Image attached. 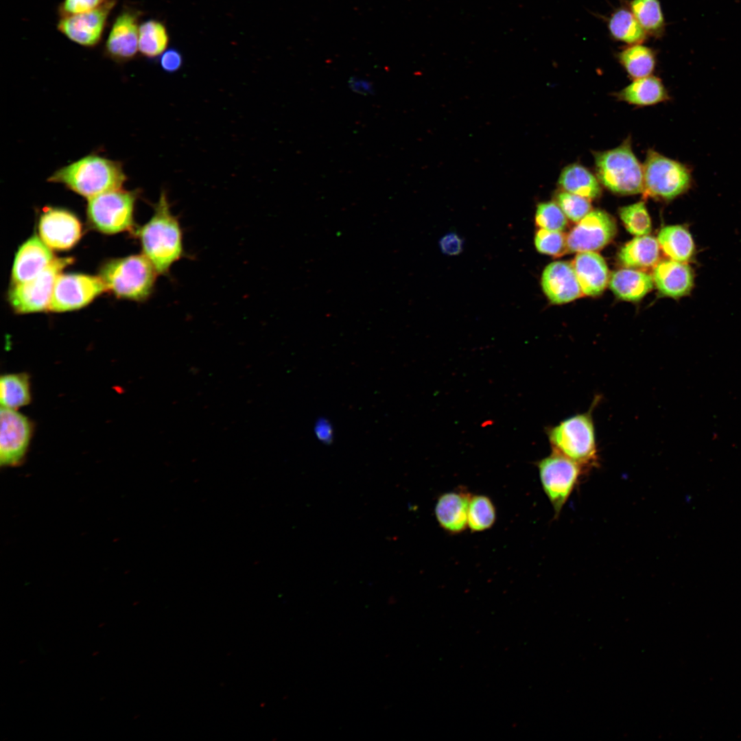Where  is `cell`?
<instances>
[{"instance_id": "6da1fadb", "label": "cell", "mask_w": 741, "mask_h": 741, "mask_svg": "<svg viewBox=\"0 0 741 741\" xmlns=\"http://www.w3.org/2000/svg\"><path fill=\"white\" fill-rule=\"evenodd\" d=\"M143 252L158 274H167L172 266L185 255L183 231L178 219L172 212L165 191L154 205V213L139 231Z\"/></svg>"}, {"instance_id": "7a4b0ae2", "label": "cell", "mask_w": 741, "mask_h": 741, "mask_svg": "<svg viewBox=\"0 0 741 741\" xmlns=\"http://www.w3.org/2000/svg\"><path fill=\"white\" fill-rule=\"evenodd\" d=\"M48 180L89 199L121 189L126 176L120 162L92 154L56 170Z\"/></svg>"}, {"instance_id": "3957f363", "label": "cell", "mask_w": 741, "mask_h": 741, "mask_svg": "<svg viewBox=\"0 0 741 741\" xmlns=\"http://www.w3.org/2000/svg\"><path fill=\"white\" fill-rule=\"evenodd\" d=\"M598 401H593L588 412L570 416L548 431L552 451L577 462L586 471L599 462L592 416Z\"/></svg>"}, {"instance_id": "277c9868", "label": "cell", "mask_w": 741, "mask_h": 741, "mask_svg": "<svg viewBox=\"0 0 741 741\" xmlns=\"http://www.w3.org/2000/svg\"><path fill=\"white\" fill-rule=\"evenodd\" d=\"M157 274L154 265L144 254L110 260L99 272L107 290L118 297L137 301L150 296Z\"/></svg>"}, {"instance_id": "5b68a950", "label": "cell", "mask_w": 741, "mask_h": 741, "mask_svg": "<svg viewBox=\"0 0 741 741\" xmlns=\"http://www.w3.org/2000/svg\"><path fill=\"white\" fill-rule=\"evenodd\" d=\"M596 177L607 189L620 195L642 193L643 165H641L627 138L618 147L593 152Z\"/></svg>"}, {"instance_id": "8992f818", "label": "cell", "mask_w": 741, "mask_h": 741, "mask_svg": "<svg viewBox=\"0 0 741 741\" xmlns=\"http://www.w3.org/2000/svg\"><path fill=\"white\" fill-rule=\"evenodd\" d=\"M644 197L669 201L687 191L692 184L690 169L653 150L643 165Z\"/></svg>"}, {"instance_id": "52a82bcc", "label": "cell", "mask_w": 741, "mask_h": 741, "mask_svg": "<svg viewBox=\"0 0 741 741\" xmlns=\"http://www.w3.org/2000/svg\"><path fill=\"white\" fill-rule=\"evenodd\" d=\"M138 191L121 188L88 199L87 216L91 225L104 233H116L134 227L133 211Z\"/></svg>"}, {"instance_id": "ba28073f", "label": "cell", "mask_w": 741, "mask_h": 741, "mask_svg": "<svg viewBox=\"0 0 741 741\" xmlns=\"http://www.w3.org/2000/svg\"><path fill=\"white\" fill-rule=\"evenodd\" d=\"M543 490L558 517L584 472L577 462L554 451L537 464Z\"/></svg>"}, {"instance_id": "9c48e42d", "label": "cell", "mask_w": 741, "mask_h": 741, "mask_svg": "<svg viewBox=\"0 0 741 741\" xmlns=\"http://www.w3.org/2000/svg\"><path fill=\"white\" fill-rule=\"evenodd\" d=\"M73 261L71 257L55 258L35 278L23 283L13 285L8 298L14 311L27 314L48 309L58 277Z\"/></svg>"}, {"instance_id": "30bf717a", "label": "cell", "mask_w": 741, "mask_h": 741, "mask_svg": "<svg viewBox=\"0 0 741 741\" xmlns=\"http://www.w3.org/2000/svg\"><path fill=\"white\" fill-rule=\"evenodd\" d=\"M106 290L99 277L60 274L56 281L48 310L62 312L81 308Z\"/></svg>"}, {"instance_id": "8fae6325", "label": "cell", "mask_w": 741, "mask_h": 741, "mask_svg": "<svg viewBox=\"0 0 741 741\" xmlns=\"http://www.w3.org/2000/svg\"><path fill=\"white\" fill-rule=\"evenodd\" d=\"M0 464L16 467L22 463L32 436L30 419L16 410L1 407L0 411Z\"/></svg>"}, {"instance_id": "7c38bea8", "label": "cell", "mask_w": 741, "mask_h": 741, "mask_svg": "<svg viewBox=\"0 0 741 741\" xmlns=\"http://www.w3.org/2000/svg\"><path fill=\"white\" fill-rule=\"evenodd\" d=\"M616 231L615 222L609 214L602 210L591 211L567 235V250H599L613 239Z\"/></svg>"}, {"instance_id": "4fadbf2b", "label": "cell", "mask_w": 741, "mask_h": 741, "mask_svg": "<svg viewBox=\"0 0 741 741\" xmlns=\"http://www.w3.org/2000/svg\"><path fill=\"white\" fill-rule=\"evenodd\" d=\"M115 3L116 0H106L92 11L60 17L57 29L78 45L95 47L102 39L108 15Z\"/></svg>"}, {"instance_id": "5bb4252c", "label": "cell", "mask_w": 741, "mask_h": 741, "mask_svg": "<svg viewBox=\"0 0 741 741\" xmlns=\"http://www.w3.org/2000/svg\"><path fill=\"white\" fill-rule=\"evenodd\" d=\"M81 224L70 212L49 208L41 215L38 223L39 235L50 248L67 250L81 237Z\"/></svg>"}, {"instance_id": "9a60e30c", "label": "cell", "mask_w": 741, "mask_h": 741, "mask_svg": "<svg viewBox=\"0 0 741 741\" xmlns=\"http://www.w3.org/2000/svg\"><path fill=\"white\" fill-rule=\"evenodd\" d=\"M138 14L124 9L115 19L105 45V53L112 60L124 62L134 57L139 50Z\"/></svg>"}, {"instance_id": "2e32d148", "label": "cell", "mask_w": 741, "mask_h": 741, "mask_svg": "<svg viewBox=\"0 0 741 741\" xmlns=\"http://www.w3.org/2000/svg\"><path fill=\"white\" fill-rule=\"evenodd\" d=\"M541 284L546 297L555 305L569 303L584 295L572 264L566 261L548 264L542 273Z\"/></svg>"}, {"instance_id": "e0dca14e", "label": "cell", "mask_w": 741, "mask_h": 741, "mask_svg": "<svg viewBox=\"0 0 741 741\" xmlns=\"http://www.w3.org/2000/svg\"><path fill=\"white\" fill-rule=\"evenodd\" d=\"M54 255L40 238L30 237L19 248L12 271L13 285L25 283L42 272L54 259Z\"/></svg>"}, {"instance_id": "ac0fdd59", "label": "cell", "mask_w": 741, "mask_h": 741, "mask_svg": "<svg viewBox=\"0 0 741 741\" xmlns=\"http://www.w3.org/2000/svg\"><path fill=\"white\" fill-rule=\"evenodd\" d=\"M652 277L659 292L673 298L689 295L694 285V274L690 266L672 259L658 262Z\"/></svg>"}, {"instance_id": "d6986e66", "label": "cell", "mask_w": 741, "mask_h": 741, "mask_svg": "<svg viewBox=\"0 0 741 741\" xmlns=\"http://www.w3.org/2000/svg\"><path fill=\"white\" fill-rule=\"evenodd\" d=\"M471 496L467 491L459 489L445 493L437 499L434 514L445 532L456 534L466 530Z\"/></svg>"}, {"instance_id": "ffe728a7", "label": "cell", "mask_w": 741, "mask_h": 741, "mask_svg": "<svg viewBox=\"0 0 741 741\" xmlns=\"http://www.w3.org/2000/svg\"><path fill=\"white\" fill-rule=\"evenodd\" d=\"M572 264L584 295L595 296L604 291L609 274L607 263L599 254L578 252Z\"/></svg>"}, {"instance_id": "44dd1931", "label": "cell", "mask_w": 741, "mask_h": 741, "mask_svg": "<svg viewBox=\"0 0 741 741\" xmlns=\"http://www.w3.org/2000/svg\"><path fill=\"white\" fill-rule=\"evenodd\" d=\"M652 277L645 272L624 268L614 272L609 278V287L619 298L631 302L641 300L653 287Z\"/></svg>"}, {"instance_id": "7402d4cb", "label": "cell", "mask_w": 741, "mask_h": 741, "mask_svg": "<svg viewBox=\"0 0 741 741\" xmlns=\"http://www.w3.org/2000/svg\"><path fill=\"white\" fill-rule=\"evenodd\" d=\"M616 97L621 101L640 106L655 105L669 99L661 80L654 75L635 79L617 93Z\"/></svg>"}, {"instance_id": "603a6c76", "label": "cell", "mask_w": 741, "mask_h": 741, "mask_svg": "<svg viewBox=\"0 0 741 741\" xmlns=\"http://www.w3.org/2000/svg\"><path fill=\"white\" fill-rule=\"evenodd\" d=\"M657 241L663 253L670 259L688 263L696 254L694 239L687 228L681 225H670L662 228Z\"/></svg>"}, {"instance_id": "cb8c5ba5", "label": "cell", "mask_w": 741, "mask_h": 741, "mask_svg": "<svg viewBox=\"0 0 741 741\" xmlns=\"http://www.w3.org/2000/svg\"><path fill=\"white\" fill-rule=\"evenodd\" d=\"M659 244L654 237L637 236L626 243L620 250L618 259L630 268L655 267L659 259Z\"/></svg>"}, {"instance_id": "d4e9b609", "label": "cell", "mask_w": 741, "mask_h": 741, "mask_svg": "<svg viewBox=\"0 0 741 741\" xmlns=\"http://www.w3.org/2000/svg\"><path fill=\"white\" fill-rule=\"evenodd\" d=\"M558 183L564 191L589 200L598 198L602 192L597 177L586 167L578 163L566 166L562 170Z\"/></svg>"}, {"instance_id": "484cf974", "label": "cell", "mask_w": 741, "mask_h": 741, "mask_svg": "<svg viewBox=\"0 0 741 741\" xmlns=\"http://www.w3.org/2000/svg\"><path fill=\"white\" fill-rule=\"evenodd\" d=\"M1 407L17 410L31 401L30 383L25 373L3 375L0 379Z\"/></svg>"}, {"instance_id": "4316f807", "label": "cell", "mask_w": 741, "mask_h": 741, "mask_svg": "<svg viewBox=\"0 0 741 741\" xmlns=\"http://www.w3.org/2000/svg\"><path fill=\"white\" fill-rule=\"evenodd\" d=\"M608 28L615 40L629 45L642 44L646 38V32L626 8H620L611 14Z\"/></svg>"}, {"instance_id": "83f0119b", "label": "cell", "mask_w": 741, "mask_h": 741, "mask_svg": "<svg viewBox=\"0 0 741 741\" xmlns=\"http://www.w3.org/2000/svg\"><path fill=\"white\" fill-rule=\"evenodd\" d=\"M618 60L627 73L635 79L651 75L656 59L653 51L642 44L631 45L618 55Z\"/></svg>"}, {"instance_id": "f1b7e54d", "label": "cell", "mask_w": 741, "mask_h": 741, "mask_svg": "<svg viewBox=\"0 0 741 741\" xmlns=\"http://www.w3.org/2000/svg\"><path fill=\"white\" fill-rule=\"evenodd\" d=\"M630 8L646 34L655 37L663 34L665 22L659 0H632Z\"/></svg>"}, {"instance_id": "f546056e", "label": "cell", "mask_w": 741, "mask_h": 741, "mask_svg": "<svg viewBox=\"0 0 741 741\" xmlns=\"http://www.w3.org/2000/svg\"><path fill=\"white\" fill-rule=\"evenodd\" d=\"M167 43L168 35L161 22L149 20L139 26V50L143 55L156 57L164 51Z\"/></svg>"}, {"instance_id": "4dcf8cb0", "label": "cell", "mask_w": 741, "mask_h": 741, "mask_svg": "<svg viewBox=\"0 0 741 741\" xmlns=\"http://www.w3.org/2000/svg\"><path fill=\"white\" fill-rule=\"evenodd\" d=\"M496 509L492 500L484 495H471L469 504L467 528L472 532L491 528L496 520Z\"/></svg>"}, {"instance_id": "1f68e13d", "label": "cell", "mask_w": 741, "mask_h": 741, "mask_svg": "<svg viewBox=\"0 0 741 741\" xmlns=\"http://www.w3.org/2000/svg\"><path fill=\"white\" fill-rule=\"evenodd\" d=\"M619 214L626 230L632 235L644 236L650 233V217L644 202L623 207Z\"/></svg>"}, {"instance_id": "d6a6232c", "label": "cell", "mask_w": 741, "mask_h": 741, "mask_svg": "<svg viewBox=\"0 0 741 741\" xmlns=\"http://www.w3.org/2000/svg\"><path fill=\"white\" fill-rule=\"evenodd\" d=\"M535 223L541 228L563 231L567 224V217L558 206L553 202L540 203L535 213Z\"/></svg>"}, {"instance_id": "836d02e7", "label": "cell", "mask_w": 741, "mask_h": 741, "mask_svg": "<svg viewBox=\"0 0 741 741\" xmlns=\"http://www.w3.org/2000/svg\"><path fill=\"white\" fill-rule=\"evenodd\" d=\"M534 246L541 253L560 257L567 250V235L563 231L540 228L534 235Z\"/></svg>"}, {"instance_id": "e575fe53", "label": "cell", "mask_w": 741, "mask_h": 741, "mask_svg": "<svg viewBox=\"0 0 741 741\" xmlns=\"http://www.w3.org/2000/svg\"><path fill=\"white\" fill-rule=\"evenodd\" d=\"M556 202L565 216L574 222H579L591 211L589 199L567 191L558 193Z\"/></svg>"}, {"instance_id": "d590c367", "label": "cell", "mask_w": 741, "mask_h": 741, "mask_svg": "<svg viewBox=\"0 0 741 741\" xmlns=\"http://www.w3.org/2000/svg\"><path fill=\"white\" fill-rule=\"evenodd\" d=\"M106 0H64L58 8L60 17L68 16L92 11L106 2Z\"/></svg>"}, {"instance_id": "8d00e7d4", "label": "cell", "mask_w": 741, "mask_h": 741, "mask_svg": "<svg viewBox=\"0 0 741 741\" xmlns=\"http://www.w3.org/2000/svg\"><path fill=\"white\" fill-rule=\"evenodd\" d=\"M160 64L165 71H176L179 69L182 64V56L178 51L169 49L161 56Z\"/></svg>"}, {"instance_id": "74e56055", "label": "cell", "mask_w": 741, "mask_h": 741, "mask_svg": "<svg viewBox=\"0 0 741 741\" xmlns=\"http://www.w3.org/2000/svg\"><path fill=\"white\" fill-rule=\"evenodd\" d=\"M440 246L443 252L454 255L460 252L462 242L456 234L450 233L442 238Z\"/></svg>"}, {"instance_id": "f35d334b", "label": "cell", "mask_w": 741, "mask_h": 741, "mask_svg": "<svg viewBox=\"0 0 741 741\" xmlns=\"http://www.w3.org/2000/svg\"><path fill=\"white\" fill-rule=\"evenodd\" d=\"M315 430L318 439L324 442H329L331 438L332 431L329 423L320 421L317 423Z\"/></svg>"}]
</instances>
